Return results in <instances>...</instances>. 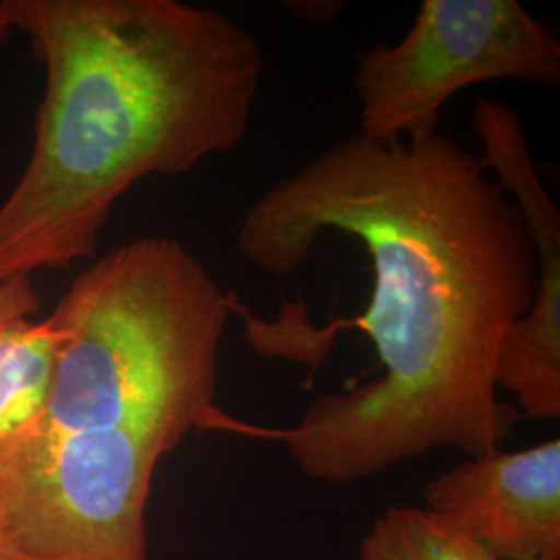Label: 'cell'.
I'll return each instance as SVG.
<instances>
[{"instance_id":"cell-1","label":"cell","mask_w":560,"mask_h":560,"mask_svg":"<svg viewBox=\"0 0 560 560\" xmlns=\"http://www.w3.org/2000/svg\"><path fill=\"white\" fill-rule=\"evenodd\" d=\"M471 131L481 154L439 129L353 133L245 210L235 247L270 277L293 275L326 233L374 266L368 310L320 330H270L233 298L249 345L314 376L335 335L360 330L382 374L320 395L295 425L221 413L214 430L282 442L310 480L351 483L434 448L497 451L523 416L559 420L560 210L511 104L480 102Z\"/></svg>"},{"instance_id":"cell-2","label":"cell","mask_w":560,"mask_h":560,"mask_svg":"<svg viewBox=\"0 0 560 560\" xmlns=\"http://www.w3.org/2000/svg\"><path fill=\"white\" fill-rule=\"evenodd\" d=\"M44 67L30 161L0 203V280L92 258L115 203L247 136L258 38L180 0H2Z\"/></svg>"},{"instance_id":"cell-3","label":"cell","mask_w":560,"mask_h":560,"mask_svg":"<svg viewBox=\"0 0 560 560\" xmlns=\"http://www.w3.org/2000/svg\"><path fill=\"white\" fill-rule=\"evenodd\" d=\"M233 293L180 241H127L92 261L48 316L65 335L52 430H127L173 453L217 411Z\"/></svg>"},{"instance_id":"cell-4","label":"cell","mask_w":560,"mask_h":560,"mask_svg":"<svg viewBox=\"0 0 560 560\" xmlns=\"http://www.w3.org/2000/svg\"><path fill=\"white\" fill-rule=\"evenodd\" d=\"M159 442L36 425L0 444V548L11 560H150Z\"/></svg>"},{"instance_id":"cell-5","label":"cell","mask_w":560,"mask_h":560,"mask_svg":"<svg viewBox=\"0 0 560 560\" xmlns=\"http://www.w3.org/2000/svg\"><path fill=\"white\" fill-rule=\"evenodd\" d=\"M560 83V42L520 0H421L407 34L358 52L360 133L405 140L439 129L444 104L486 81Z\"/></svg>"},{"instance_id":"cell-6","label":"cell","mask_w":560,"mask_h":560,"mask_svg":"<svg viewBox=\"0 0 560 560\" xmlns=\"http://www.w3.org/2000/svg\"><path fill=\"white\" fill-rule=\"evenodd\" d=\"M423 509L501 560H560V441L490 451L423 488Z\"/></svg>"},{"instance_id":"cell-7","label":"cell","mask_w":560,"mask_h":560,"mask_svg":"<svg viewBox=\"0 0 560 560\" xmlns=\"http://www.w3.org/2000/svg\"><path fill=\"white\" fill-rule=\"evenodd\" d=\"M62 345L65 335L50 318L0 326V444L44 420Z\"/></svg>"},{"instance_id":"cell-8","label":"cell","mask_w":560,"mask_h":560,"mask_svg":"<svg viewBox=\"0 0 560 560\" xmlns=\"http://www.w3.org/2000/svg\"><path fill=\"white\" fill-rule=\"evenodd\" d=\"M360 560H501L423 506H390L361 540Z\"/></svg>"},{"instance_id":"cell-9","label":"cell","mask_w":560,"mask_h":560,"mask_svg":"<svg viewBox=\"0 0 560 560\" xmlns=\"http://www.w3.org/2000/svg\"><path fill=\"white\" fill-rule=\"evenodd\" d=\"M40 307L34 277L0 280V326L18 318H32Z\"/></svg>"},{"instance_id":"cell-10","label":"cell","mask_w":560,"mask_h":560,"mask_svg":"<svg viewBox=\"0 0 560 560\" xmlns=\"http://www.w3.org/2000/svg\"><path fill=\"white\" fill-rule=\"evenodd\" d=\"M11 32H13V25H11V20H9L7 7H4V2H0V46L11 36Z\"/></svg>"},{"instance_id":"cell-11","label":"cell","mask_w":560,"mask_h":560,"mask_svg":"<svg viewBox=\"0 0 560 560\" xmlns=\"http://www.w3.org/2000/svg\"><path fill=\"white\" fill-rule=\"evenodd\" d=\"M0 560H11V557H9V555H7L2 548H0Z\"/></svg>"}]
</instances>
